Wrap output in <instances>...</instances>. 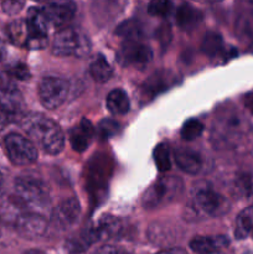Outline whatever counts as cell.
Masks as SVG:
<instances>
[{
  "mask_svg": "<svg viewBox=\"0 0 253 254\" xmlns=\"http://www.w3.org/2000/svg\"><path fill=\"white\" fill-rule=\"evenodd\" d=\"M21 128L30 140L50 155H57L64 148L62 129L49 117L41 113H30L21 119Z\"/></svg>",
  "mask_w": 253,
  "mask_h": 254,
  "instance_id": "obj_1",
  "label": "cell"
},
{
  "mask_svg": "<svg viewBox=\"0 0 253 254\" xmlns=\"http://www.w3.org/2000/svg\"><path fill=\"white\" fill-rule=\"evenodd\" d=\"M251 126L233 107L220 109L212 127V141L218 148H236L250 134Z\"/></svg>",
  "mask_w": 253,
  "mask_h": 254,
  "instance_id": "obj_2",
  "label": "cell"
},
{
  "mask_svg": "<svg viewBox=\"0 0 253 254\" xmlns=\"http://www.w3.org/2000/svg\"><path fill=\"white\" fill-rule=\"evenodd\" d=\"M17 202L29 212L44 215L50 208L49 188L41 179L34 176H20L14 184Z\"/></svg>",
  "mask_w": 253,
  "mask_h": 254,
  "instance_id": "obj_3",
  "label": "cell"
},
{
  "mask_svg": "<svg viewBox=\"0 0 253 254\" xmlns=\"http://www.w3.org/2000/svg\"><path fill=\"white\" fill-rule=\"evenodd\" d=\"M183 190V183L176 176L160 178L153 184L141 198L144 208L153 210L173 201Z\"/></svg>",
  "mask_w": 253,
  "mask_h": 254,
  "instance_id": "obj_4",
  "label": "cell"
},
{
  "mask_svg": "<svg viewBox=\"0 0 253 254\" xmlns=\"http://www.w3.org/2000/svg\"><path fill=\"white\" fill-rule=\"evenodd\" d=\"M91 50V42L83 34L72 27L62 29L55 35L52 54L56 56H86Z\"/></svg>",
  "mask_w": 253,
  "mask_h": 254,
  "instance_id": "obj_5",
  "label": "cell"
},
{
  "mask_svg": "<svg viewBox=\"0 0 253 254\" xmlns=\"http://www.w3.org/2000/svg\"><path fill=\"white\" fill-rule=\"evenodd\" d=\"M191 203L193 210L208 217H221L230 210L227 198L207 186L193 190Z\"/></svg>",
  "mask_w": 253,
  "mask_h": 254,
  "instance_id": "obj_6",
  "label": "cell"
},
{
  "mask_svg": "<svg viewBox=\"0 0 253 254\" xmlns=\"http://www.w3.org/2000/svg\"><path fill=\"white\" fill-rule=\"evenodd\" d=\"M4 146L7 158L14 165H30L37 160V149L35 144L20 134H7L4 139Z\"/></svg>",
  "mask_w": 253,
  "mask_h": 254,
  "instance_id": "obj_7",
  "label": "cell"
},
{
  "mask_svg": "<svg viewBox=\"0 0 253 254\" xmlns=\"http://www.w3.org/2000/svg\"><path fill=\"white\" fill-rule=\"evenodd\" d=\"M69 93V82L60 77H45L39 86L40 102L46 109L54 111L66 102Z\"/></svg>",
  "mask_w": 253,
  "mask_h": 254,
  "instance_id": "obj_8",
  "label": "cell"
},
{
  "mask_svg": "<svg viewBox=\"0 0 253 254\" xmlns=\"http://www.w3.org/2000/svg\"><path fill=\"white\" fill-rule=\"evenodd\" d=\"M117 60L123 67L143 69L153 60V51L140 41H124L117 52Z\"/></svg>",
  "mask_w": 253,
  "mask_h": 254,
  "instance_id": "obj_9",
  "label": "cell"
},
{
  "mask_svg": "<svg viewBox=\"0 0 253 254\" xmlns=\"http://www.w3.org/2000/svg\"><path fill=\"white\" fill-rule=\"evenodd\" d=\"M7 35L12 44L29 50H42L47 46V36L35 32L26 20H17L7 27Z\"/></svg>",
  "mask_w": 253,
  "mask_h": 254,
  "instance_id": "obj_10",
  "label": "cell"
},
{
  "mask_svg": "<svg viewBox=\"0 0 253 254\" xmlns=\"http://www.w3.org/2000/svg\"><path fill=\"white\" fill-rule=\"evenodd\" d=\"M81 205L74 197L62 201L51 213V222L59 230H67L78 221Z\"/></svg>",
  "mask_w": 253,
  "mask_h": 254,
  "instance_id": "obj_11",
  "label": "cell"
},
{
  "mask_svg": "<svg viewBox=\"0 0 253 254\" xmlns=\"http://www.w3.org/2000/svg\"><path fill=\"white\" fill-rule=\"evenodd\" d=\"M179 82V76L171 71L166 69H160L156 71L149 77L143 84V92L148 98L158 96L163 92L168 91L173 86H175Z\"/></svg>",
  "mask_w": 253,
  "mask_h": 254,
  "instance_id": "obj_12",
  "label": "cell"
},
{
  "mask_svg": "<svg viewBox=\"0 0 253 254\" xmlns=\"http://www.w3.org/2000/svg\"><path fill=\"white\" fill-rule=\"evenodd\" d=\"M42 9L52 26L61 27L71 21L77 11V5L73 1H55L49 2Z\"/></svg>",
  "mask_w": 253,
  "mask_h": 254,
  "instance_id": "obj_13",
  "label": "cell"
},
{
  "mask_svg": "<svg viewBox=\"0 0 253 254\" xmlns=\"http://www.w3.org/2000/svg\"><path fill=\"white\" fill-rule=\"evenodd\" d=\"M15 226L20 235L27 238H37L44 235L47 225L41 215L27 211L26 213H21L17 216L15 220Z\"/></svg>",
  "mask_w": 253,
  "mask_h": 254,
  "instance_id": "obj_14",
  "label": "cell"
},
{
  "mask_svg": "<svg viewBox=\"0 0 253 254\" xmlns=\"http://www.w3.org/2000/svg\"><path fill=\"white\" fill-rule=\"evenodd\" d=\"M94 128L88 119L83 118L76 127L69 131V144L77 153H83L89 145L94 136Z\"/></svg>",
  "mask_w": 253,
  "mask_h": 254,
  "instance_id": "obj_15",
  "label": "cell"
},
{
  "mask_svg": "<svg viewBox=\"0 0 253 254\" xmlns=\"http://www.w3.org/2000/svg\"><path fill=\"white\" fill-rule=\"evenodd\" d=\"M174 159L180 170L190 175H196L202 169V159L200 154L190 148H184V146L176 148L174 150Z\"/></svg>",
  "mask_w": 253,
  "mask_h": 254,
  "instance_id": "obj_16",
  "label": "cell"
},
{
  "mask_svg": "<svg viewBox=\"0 0 253 254\" xmlns=\"http://www.w3.org/2000/svg\"><path fill=\"white\" fill-rule=\"evenodd\" d=\"M22 106V97L17 87L11 81L0 82V108L5 109L15 117Z\"/></svg>",
  "mask_w": 253,
  "mask_h": 254,
  "instance_id": "obj_17",
  "label": "cell"
},
{
  "mask_svg": "<svg viewBox=\"0 0 253 254\" xmlns=\"http://www.w3.org/2000/svg\"><path fill=\"white\" fill-rule=\"evenodd\" d=\"M97 242L116 237L122 231V222L114 216H103L89 227Z\"/></svg>",
  "mask_w": 253,
  "mask_h": 254,
  "instance_id": "obj_18",
  "label": "cell"
},
{
  "mask_svg": "<svg viewBox=\"0 0 253 254\" xmlns=\"http://www.w3.org/2000/svg\"><path fill=\"white\" fill-rule=\"evenodd\" d=\"M230 241L226 236H212V237H196L190 242V248L195 253L208 254L218 252L227 247Z\"/></svg>",
  "mask_w": 253,
  "mask_h": 254,
  "instance_id": "obj_19",
  "label": "cell"
},
{
  "mask_svg": "<svg viewBox=\"0 0 253 254\" xmlns=\"http://www.w3.org/2000/svg\"><path fill=\"white\" fill-rule=\"evenodd\" d=\"M176 21L183 30H192L202 21V12L191 4H183L176 11Z\"/></svg>",
  "mask_w": 253,
  "mask_h": 254,
  "instance_id": "obj_20",
  "label": "cell"
},
{
  "mask_svg": "<svg viewBox=\"0 0 253 254\" xmlns=\"http://www.w3.org/2000/svg\"><path fill=\"white\" fill-rule=\"evenodd\" d=\"M106 104L109 112L112 114H116V116H122V114L128 113L129 107H130L128 96L121 88H116L109 92L106 99Z\"/></svg>",
  "mask_w": 253,
  "mask_h": 254,
  "instance_id": "obj_21",
  "label": "cell"
},
{
  "mask_svg": "<svg viewBox=\"0 0 253 254\" xmlns=\"http://www.w3.org/2000/svg\"><path fill=\"white\" fill-rule=\"evenodd\" d=\"M96 242L97 241L94 238L93 233L88 228V230H84L83 232L74 235L73 237L69 238L66 242V250L68 251L69 254H81Z\"/></svg>",
  "mask_w": 253,
  "mask_h": 254,
  "instance_id": "obj_22",
  "label": "cell"
},
{
  "mask_svg": "<svg viewBox=\"0 0 253 254\" xmlns=\"http://www.w3.org/2000/svg\"><path fill=\"white\" fill-rule=\"evenodd\" d=\"M26 22L35 32L44 35V36H47V31H49L50 26H51L42 7H31V9H29Z\"/></svg>",
  "mask_w": 253,
  "mask_h": 254,
  "instance_id": "obj_23",
  "label": "cell"
},
{
  "mask_svg": "<svg viewBox=\"0 0 253 254\" xmlns=\"http://www.w3.org/2000/svg\"><path fill=\"white\" fill-rule=\"evenodd\" d=\"M89 73H91L92 78L96 82H98V83H106L113 76V68L108 64V61L104 59L103 55H98L92 61L91 66H89Z\"/></svg>",
  "mask_w": 253,
  "mask_h": 254,
  "instance_id": "obj_24",
  "label": "cell"
},
{
  "mask_svg": "<svg viewBox=\"0 0 253 254\" xmlns=\"http://www.w3.org/2000/svg\"><path fill=\"white\" fill-rule=\"evenodd\" d=\"M116 34L126 39V41H140L144 36V27L139 20L129 19L117 27Z\"/></svg>",
  "mask_w": 253,
  "mask_h": 254,
  "instance_id": "obj_25",
  "label": "cell"
},
{
  "mask_svg": "<svg viewBox=\"0 0 253 254\" xmlns=\"http://www.w3.org/2000/svg\"><path fill=\"white\" fill-rule=\"evenodd\" d=\"M253 233V206L241 211L236 218L235 237L237 240H243Z\"/></svg>",
  "mask_w": 253,
  "mask_h": 254,
  "instance_id": "obj_26",
  "label": "cell"
},
{
  "mask_svg": "<svg viewBox=\"0 0 253 254\" xmlns=\"http://www.w3.org/2000/svg\"><path fill=\"white\" fill-rule=\"evenodd\" d=\"M201 51L210 57H215L223 51V40L218 32L210 31L203 36Z\"/></svg>",
  "mask_w": 253,
  "mask_h": 254,
  "instance_id": "obj_27",
  "label": "cell"
},
{
  "mask_svg": "<svg viewBox=\"0 0 253 254\" xmlns=\"http://www.w3.org/2000/svg\"><path fill=\"white\" fill-rule=\"evenodd\" d=\"M154 161L160 173H166L171 168L170 150H169L168 144L160 143L154 149Z\"/></svg>",
  "mask_w": 253,
  "mask_h": 254,
  "instance_id": "obj_28",
  "label": "cell"
},
{
  "mask_svg": "<svg viewBox=\"0 0 253 254\" xmlns=\"http://www.w3.org/2000/svg\"><path fill=\"white\" fill-rule=\"evenodd\" d=\"M203 129H205V127L198 119H190V121L185 122L184 126L181 127L180 135L186 141L195 140L203 133Z\"/></svg>",
  "mask_w": 253,
  "mask_h": 254,
  "instance_id": "obj_29",
  "label": "cell"
},
{
  "mask_svg": "<svg viewBox=\"0 0 253 254\" xmlns=\"http://www.w3.org/2000/svg\"><path fill=\"white\" fill-rule=\"evenodd\" d=\"M119 130V124L113 119H103L97 126V134L101 139H108L116 135Z\"/></svg>",
  "mask_w": 253,
  "mask_h": 254,
  "instance_id": "obj_30",
  "label": "cell"
},
{
  "mask_svg": "<svg viewBox=\"0 0 253 254\" xmlns=\"http://www.w3.org/2000/svg\"><path fill=\"white\" fill-rule=\"evenodd\" d=\"M173 9L171 1H151L148 5V12L153 16H166Z\"/></svg>",
  "mask_w": 253,
  "mask_h": 254,
  "instance_id": "obj_31",
  "label": "cell"
},
{
  "mask_svg": "<svg viewBox=\"0 0 253 254\" xmlns=\"http://www.w3.org/2000/svg\"><path fill=\"white\" fill-rule=\"evenodd\" d=\"M9 76L19 81H26L30 78L29 67L25 64H15L9 68Z\"/></svg>",
  "mask_w": 253,
  "mask_h": 254,
  "instance_id": "obj_32",
  "label": "cell"
},
{
  "mask_svg": "<svg viewBox=\"0 0 253 254\" xmlns=\"http://www.w3.org/2000/svg\"><path fill=\"white\" fill-rule=\"evenodd\" d=\"M24 1H4L1 4L2 10L7 15H15L24 7Z\"/></svg>",
  "mask_w": 253,
  "mask_h": 254,
  "instance_id": "obj_33",
  "label": "cell"
},
{
  "mask_svg": "<svg viewBox=\"0 0 253 254\" xmlns=\"http://www.w3.org/2000/svg\"><path fill=\"white\" fill-rule=\"evenodd\" d=\"M15 118H16V117H15L14 114L9 113V112H6L5 109L0 108V130H2L5 127L9 126Z\"/></svg>",
  "mask_w": 253,
  "mask_h": 254,
  "instance_id": "obj_34",
  "label": "cell"
},
{
  "mask_svg": "<svg viewBox=\"0 0 253 254\" xmlns=\"http://www.w3.org/2000/svg\"><path fill=\"white\" fill-rule=\"evenodd\" d=\"M93 254H130L122 248L114 247V246H103L99 250H97Z\"/></svg>",
  "mask_w": 253,
  "mask_h": 254,
  "instance_id": "obj_35",
  "label": "cell"
},
{
  "mask_svg": "<svg viewBox=\"0 0 253 254\" xmlns=\"http://www.w3.org/2000/svg\"><path fill=\"white\" fill-rule=\"evenodd\" d=\"M245 104L248 109H250L251 113H253V92L248 93L245 98Z\"/></svg>",
  "mask_w": 253,
  "mask_h": 254,
  "instance_id": "obj_36",
  "label": "cell"
},
{
  "mask_svg": "<svg viewBox=\"0 0 253 254\" xmlns=\"http://www.w3.org/2000/svg\"><path fill=\"white\" fill-rule=\"evenodd\" d=\"M156 254H188V252L181 248H174V250H169V251H163V252H159Z\"/></svg>",
  "mask_w": 253,
  "mask_h": 254,
  "instance_id": "obj_37",
  "label": "cell"
},
{
  "mask_svg": "<svg viewBox=\"0 0 253 254\" xmlns=\"http://www.w3.org/2000/svg\"><path fill=\"white\" fill-rule=\"evenodd\" d=\"M24 254H45V253L39 250H30V251H26Z\"/></svg>",
  "mask_w": 253,
  "mask_h": 254,
  "instance_id": "obj_38",
  "label": "cell"
},
{
  "mask_svg": "<svg viewBox=\"0 0 253 254\" xmlns=\"http://www.w3.org/2000/svg\"><path fill=\"white\" fill-rule=\"evenodd\" d=\"M4 46H2L1 45V42H0V61H1L2 60V57H4Z\"/></svg>",
  "mask_w": 253,
  "mask_h": 254,
  "instance_id": "obj_39",
  "label": "cell"
},
{
  "mask_svg": "<svg viewBox=\"0 0 253 254\" xmlns=\"http://www.w3.org/2000/svg\"><path fill=\"white\" fill-rule=\"evenodd\" d=\"M2 185H4V176H2V174L0 173V192H1L2 190Z\"/></svg>",
  "mask_w": 253,
  "mask_h": 254,
  "instance_id": "obj_40",
  "label": "cell"
},
{
  "mask_svg": "<svg viewBox=\"0 0 253 254\" xmlns=\"http://www.w3.org/2000/svg\"><path fill=\"white\" fill-rule=\"evenodd\" d=\"M208 254H221L220 252H215V253H208Z\"/></svg>",
  "mask_w": 253,
  "mask_h": 254,
  "instance_id": "obj_41",
  "label": "cell"
}]
</instances>
